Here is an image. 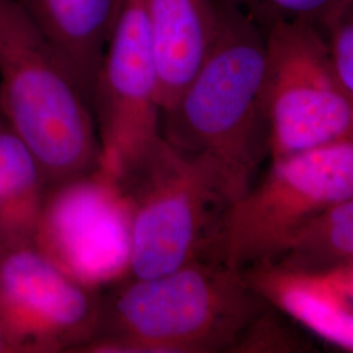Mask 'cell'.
Wrapping results in <instances>:
<instances>
[{
	"mask_svg": "<svg viewBox=\"0 0 353 353\" xmlns=\"http://www.w3.org/2000/svg\"><path fill=\"white\" fill-rule=\"evenodd\" d=\"M219 1L214 43L176 103L163 113V137L212 165L232 204L250 190L268 153L267 34L239 8Z\"/></svg>",
	"mask_w": 353,
	"mask_h": 353,
	"instance_id": "6da1fadb",
	"label": "cell"
},
{
	"mask_svg": "<svg viewBox=\"0 0 353 353\" xmlns=\"http://www.w3.org/2000/svg\"><path fill=\"white\" fill-rule=\"evenodd\" d=\"M241 271L211 256L126 283L102 299L96 335L80 352L236 351L263 313Z\"/></svg>",
	"mask_w": 353,
	"mask_h": 353,
	"instance_id": "7a4b0ae2",
	"label": "cell"
},
{
	"mask_svg": "<svg viewBox=\"0 0 353 353\" xmlns=\"http://www.w3.org/2000/svg\"><path fill=\"white\" fill-rule=\"evenodd\" d=\"M0 106L49 190L97 170L90 102L21 0H0Z\"/></svg>",
	"mask_w": 353,
	"mask_h": 353,
	"instance_id": "3957f363",
	"label": "cell"
},
{
	"mask_svg": "<svg viewBox=\"0 0 353 353\" xmlns=\"http://www.w3.org/2000/svg\"><path fill=\"white\" fill-rule=\"evenodd\" d=\"M353 196V137L271 160L263 181L229 204L211 256L237 271L276 261L316 217Z\"/></svg>",
	"mask_w": 353,
	"mask_h": 353,
	"instance_id": "277c9868",
	"label": "cell"
},
{
	"mask_svg": "<svg viewBox=\"0 0 353 353\" xmlns=\"http://www.w3.org/2000/svg\"><path fill=\"white\" fill-rule=\"evenodd\" d=\"M122 189L130 207L127 278L164 275L210 256L229 201L208 161L163 139Z\"/></svg>",
	"mask_w": 353,
	"mask_h": 353,
	"instance_id": "5b68a950",
	"label": "cell"
},
{
	"mask_svg": "<svg viewBox=\"0 0 353 353\" xmlns=\"http://www.w3.org/2000/svg\"><path fill=\"white\" fill-rule=\"evenodd\" d=\"M265 34L271 160L353 137V101L335 72L321 30L278 24Z\"/></svg>",
	"mask_w": 353,
	"mask_h": 353,
	"instance_id": "8992f818",
	"label": "cell"
},
{
	"mask_svg": "<svg viewBox=\"0 0 353 353\" xmlns=\"http://www.w3.org/2000/svg\"><path fill=\"white\" fill-rule=\"evenodd\" d=\"M92 110L97 169L122 188L164 139L154 52L140 0H125L102 57Z\"/></svg>",
	"mask_w": 353,
	"mask_h": 353,
	"instance_id": "52a82bcc",
	"label": "cell"
},
{
	"mask_svg": "<svg viewBox=\"0 0 353 353\" xmlns=\"http://www.w3.org/2000/svg\"><path fill=\"white\" fill-rule=\"evenodd\" d=\"M102 299L34 245L0 248V325L12 353L80 352L96 335Z\"/></svg>",
	"mask_w": 353,
	"mask_h": 353,
	"instance_id": "ba28073f",
	"label": "cell"
},
{
	"mask_svg": "<svg viewBox=\"0 0 353 353\" xmlns=\"http://www.w3.org/2000/svg\"><path fill=\"white\" fill-rule=\"evenodd\" d=\"M33 245L92 288L127 276L130 207L125 191L99 169L52 188Z\"/></svg>",
	"mask_w": 353,
	"mask_h": 353,
	"instance_id": "9c48e42d",
	"label": "cell"
},
{
	"mask_svg": "<svg viewBox=\"0 0 353 353\" xmlns=\"http://www.w3.org/2000/svg\"><path fill=\"white\" fill-rule=\"evenodd\" d=\"M248 279L265 303L353 352V261L318 268L265 263L252 268Z\"/></svg>",
	"mask_w": 353,
	"mask_h": 353,
	"instance_id": "30bf717a",
	"label": "cell"
},
{
	"mask_svg": "<svg viewBox=\"0 0 353 353\" xmlns=\"http://www.w3.org/2000/svg\"><path fill=\"white\" fill-rule=\"evenodd\" d=\"M154 52L159 102L168 112L201 68L220 21L219 0H140Z\"/></svg>",
	"mask_w": 353,
	"mask_h": 353,
	"instance_id": "8fae6325",
	"label": "cell"
},
{
	"mask_svg": "<svg viewBox=\"0 0 353 353\" xmlns=\"http://www.w3.org/2000/svg\"><path fill=\"white\" fill-rule=\"evenodd\" d=\"M92 106L102 57L125 0H21Z\"/></svg>",
	"mask_w": 353,
	"mask_h": 353,
	"instance_id": "7c38bea8",
	"label": "cell"
},
{
	"mask_svg": "<svg viewBox=\"0 0 353 353\" xmlns=\"http://www.w3.org/2000/svg\"><path fill=\"white\" fill-rule=\"evenodd\" d=\"M48 192L37 157L0 112V248L33 245Z\"/></svg>",
	"mask_w": 353,
	"mask_h": 353,
	"instance_id": "4fadbf2b",
	"label": "cell"
},
{
	"mask_svg": "<svg viewBox=\"0 0 353 353\" xmlns=\"http://www.w3.org/2000/svg\"><path fill=\"white\" fill-rule=\"evenodd\" d=\"M353 261V196L316 217L274 263L318 268Z\"/></svg>",
	"mask_w": 353,
	"mask_h": 353,
	"instance_id": "5bb4252c",
	"label": "cell"
},
{
	"mask_svg": "<svg viewBox=\"0 0 353 353\" xmlns=\"http://www.w3.org/2000/svg\"><path fill=\"white\" fill-rule=\"evenodd\" d=\"M248 14L265 32L278 24L321 28L341 0H224Z\"/></svg>",
	"mask_w": 353,
	"mask_h": 353,
	"instance_id": "9a60e30c",
	"label": "cell"
},
{
	"mask_svg": "<svg viewBox=\"0 0 353 353\" xmlns=\"http://www.w3.org/2000/svg\"><path fill=\"white\" fill-rule=\"evenodd\" d=\"M319 30L341 85L353 101V0H341Z\"/></svg>",
	"mask_w": 353,
	"mask_h": 353,
	"instance_id": "2e32d148",
	"label": "cell"
},
{
	"mask_svg": "<svg viewBox=\"0 0 353 353\" xmlns=\"http://www.w3.org/2000/svg\"><path fill=\"white\" fill-rule=\"evenodd\" d=\"M0 353H12L1 325H0Z\"/></svg>",
	"mask_w": 353,
	"mask_h": 353,
	"instance_id": "e0dca14e",
	"label": "cell"
},
{
	"mask_svg": "<svg viewBox=\"0 0 353 353\" xmlns=\"http://www.w3.org/2000/svg\"><path fill=\"white\" fill-rule=\"evenodd\" d=\"M0 112H1V106H0Z\"/></svg>",
	"mask_w": 353,
	"mask_h": 353,
	"instance_id": "ac0fdd59",
	"label": "cell"
}]
</instances>
